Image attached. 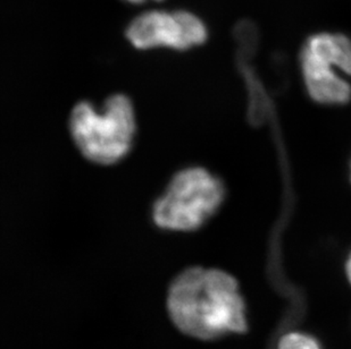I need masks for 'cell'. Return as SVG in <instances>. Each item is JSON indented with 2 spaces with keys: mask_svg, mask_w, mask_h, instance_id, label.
<instances>
[{
  "mask_svg": "<svg viewBox=\"0 0 351 349\" xmlns=\"http://www.w3.org/2000/svg\"><path fill=\"white\" fill-rule=\"evenodd\" d=\"M69 131L83 158L95 165L112 166L129 155L136 135V109L124 93L108 96L101 109L80 101L69 116Z\"/></svg>",
  "mask_w": 351,
  "mask_h": 349,
  "instance_id": "2",
  "label": "cell"
},
{
  "mask_svg": "<svg viewBox=\"0 0 351 349\" xmlns=\"http://www.w3.org/2000/svg\"><path fill=\"white\" fill-rule=\"evenodd\" d=\"M350 177H351V174H350Z\"/></svg>",
  "mask_w": 351,
  "mask_h": 349,
  "instance_id": "10",
  "label": "cell"
},
{
  "mask_svg": "<svg viewBox=\"0 0 351 349\" xmlns=\"http://www.w3.org/2000/svg\"><path fill=\"white\" fill-rule=\"evenodd\" d=\"M226 198V185L217 174L190 166L173 174L154 202L152 219L162 231L191 233L215 216Z\"/></svg>",
  "mask_w": 351,
  "mask_h": 349,
  "instance_id": "3",
  "label": "cell"
},
{
  "mask_svg": "<svg viewBox=\"0 0 351 349\" xmlns=\"http://www.w3.org/2000/svg\"><path fill=\"white\" fill-rule=\"evenodd\" d=\"M347 274H348V278L351 283V255L349 257L348 262H347Z\"/></svg>",
  "mask_w": 351,
  "mask_h": 349,
  "instance_id": "8",
  "label": "cell"
},
{
  "mask_svg": "<svg viewBox=\"0 0 351 349\" xmlns=\"http://www.w3.org/2000/svg\"><path fill=\"white\" fill-rule=\"evenodd\" d=\"M302 48L351 77V38L349 36L321 32L309 36Z\"/></svg>",
  "mask_w": 351,
  "mask_h": 349,
  "instance_id": "6",
  "label": "cell"
},
{
  "mask_svg": "<svg viewBox=\"0 0 351 349\" xmlns=\"http://www.w3.org/2000/svg\"><path fill=\"white\" fill-rule=\"evenodd\" d=\"M278 349H321L312 337L302 333H289L280 340Z\"/></svg>",
  "mask_w": 351,
  "mask_h": 349,
  "instance_id": "7",
  "label": "cell"
},
{
  "mask_svg": "<svg viewBox=\"0 0 351 349\" xmlns=\"http://www.w3.org/2000/svg\"><path fill=\"white\" fill-rule=\"evenodd\" d=\"M300 68L309 96L322 105H345L351 99V86L335 67L302 48Z\"/></svg>",
  "mask_w": 351,
  "mask_h": 349,
  "instance_id": "5",
  "label": "cell"
},
{
  "mask_svg": "<svg viewBox=\"0 0 351 349\" xmlns=\"http://www.w3.org/2000/svg\"><path fill=\"white\" fill-rule=\"evenodd\" d=\"M166 305L173 324L197 339H217L247 330L238 283L219 269L195 267L183 271L169 287Z\"/></svg>",
  "mask_w": 351,
  "mask_h": 349,
  "instance_id": "1",
  "label": "cell"
},
{
  "mask_svg": "<svg viewBox=\"0 0 351 349\" xmlns=\"http://www.w3.org/2000/svg\"><path fill=\"white\" fill-rule=\"evenodd\" d=\"M125 36L136 49L186 51L208 39L205 22L188 10H148L134 17Z\"/></svg>",
  "mask_w": 351,
  "mask_h": 349,
  "instance_id": "4",
  "label": "cell"
},
{
  "mask_svg": "<svg viewBox=\"0 0 351 349\" xmlns=\"http://www.w3.org/2000/svg\"><path fill=\"white\" fill-rule=\"evenodd\" d=\"M124 1H126V3H134V5H136V3H145V1H147V0H124Z\"/></svg>",
  "mask_w": 351,
  "mask_h": 349,
  "instance_id": "9",
  "label": "cell"
}]
</instances>
